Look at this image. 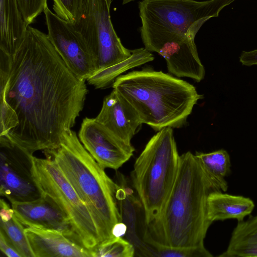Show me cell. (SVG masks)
Listing matches in <instances>:
<instances>
[{"instance_id":"obj_1","label":"cell","mask_w":257,"mask_h":257,"mask_svg":"<svg viewBox=\"0 0 257 257\" xmlns=\"http://www.w3.org/2000/svg\"><path fill=\"white\" fill-rule=\"evenodd\" d=\"M85 80L67 67L47 34L28 27L18 47L0 49V99L18 124L7 136L31 154L58 148L82 110Z\"/></svg>"},{"instance_id":"obj_2","label":"cell","mask_w":257,"mask_h":257,"mask_svg":"<svg viewBox=\"0 0 257 257\" xmlns=\"http://www.w3.org/2000/svg\"><path fill=\"white\" fill-rule=\"evenodd\" d=\"M221 191L206 175L195 155L180 156L177 177L158 219L145 229L146 243L171 247H203L211 223L207 214L209 194Z\"/></svg>"},{"instance_id":"obj_3","label":"cell","mask_w":257,"mask_h":257,"mask_svg":"<svg viewBox=\"0 0 257 257\" xmlns=\"http://www.w3.org/2000/svg\"><path fill=\"white\" fill-rule=\"evenodd\" d=\"M112 85L134 108L142 123L157 132L183 126L194 105L203 98L188 82L148 68L121 75Z\"/></svg>"},{"instance_id":"obj_4","label":"cell","mask_w":257,"mask_h":257,"mask_svg":"<svg viewBox=\"0 0 257 257\" xmlns=\"http://www.w3.org/2000/svg\"><path fill=\"white\" fill-rule=\"evenodd\" d=\"M45 153L56 162L88 209L101 243L114 238V226L122 221L116 198L118 185L85 149L75 132L66 130L59 147Z\"/></svg>"},{"instance_id":"obj_5","label":"cell","mask_w":257,"mask_h":257,"mask_svg":"<svg viewBox=\"0 0 257 257\" xmlns=\"http://www.w3.org/2000/svg\"><path fill=\"white\" fill-rule=\"evenodd\" d=\"M235 0H142L141 37L145 48L158 52L166 43L195 40L202 26Z\"/></svg>"},{"instance_id":"obj_6","label":"cell","mask_w":257,"mask_h":257,"mask_svg":"<svg viewBox=\"0 0 257 257\" xmlns=\"http://www.w3.org/2000/svg\"><path fill=\"white\" fill-rule=\"evenodd\" d=\"M179 162L170 127L153 136L137 159L131 177L144 210L145 228L159 217L175 183Z\"/></svg>"},{"instance_id":"obj_7","label":"cell","mask_w":257,"mask_h":257,"mask_svg":"<svg viewBox=\"0 0 257 257\" xmlns=\"http://www.w3.org/2000/svg\"><path fill=\"white\" fill-rule=\"evenodd\" d=\"M33 172L43 194L51 197L69 220L79 243L92 250L101 243L98 231L88 209L50 157L34 156Z\"/></svg>"},{"instance_id":"obj_8","label":"cell","mask_w":257,"mask_h":257,"mask_svg":"<svg viewBox=\"0 0 257 257\" xmlns=\"http://www.w3.org/2000/svg\"><path fill=\"white\" fill-rule=\"evenodd\" d=\"M112 0H78L73 28L91 49L96 71L130 57L132 51L121 43L111 21Z\"/></svg>"},{"instance_id":"obj_9","label":"cell","mask_w":257,"mask_h":257,"mask_svg":"<svg viewBox=\"0 0 257 257\" xmlns=\"http://www.w3.org/2000/svg\"><path fill=\"white\" fill-rule=\"evenodd\" d=\"M33 154L0 136V193L11 204L35 200L43 195L33 172Z\"/></svg>"},{"instance_id":"obj_10","label":"cell","mask_w":257,"mask_h":257,"mask_svg":"<svg viewBox=\"0 0 257 257\" xmlns=\"http://www.w3.org/2000/svg\"><path fill=\"white\" fill-rule=\"evenodd\" d=\"M43 13L49 40L71 71L79 79L87 80L96 71L89 46L70 23L52 12L48 5Z\"/></svg>"},{"instance_id":"obj_11","label":"cell","mask_w":257,"mask_h":257,"mask_svg":"<svg viewBox=\"0 0 257 257\" xmlns=\"http://www.w3.org/2000/svg\"><path fill=\"white\" fill-rule=\"evenodd\" d=\"M80 141L104 169L117 170L133 155L135 149L116 137L95 118L83 119L78 133Z\"/></svg>"},{"instance_id":"obj_12","label":"cell","mask_w":257,"mask_h":257,"mask_svg":"<svg viewBox=\"0 0 257 257\" xmlns=\"http://www.w3.org/2000/svg\"><path fill=\"white\" fill-rule=\"evenodd\" d=\"M12 207L16 216L27 227L57 231L80 243L66 215L47 195L43 193L32 201L12 203Z\"/></svg>"},{"instance_id":"obj_13","label":"cell","mask_w":257,"mask_h":257,"mask_svg":"<svg viewBox=\"0 0 257 257\" xmlns=\"http://www.w3.org/2000/svg\"><path fill=\"white\" fill-rule=\"evenodd\" d=\"M95 118L128 144H132V139L142 124L134 108L114 89L104 97Z\"/></svg>"},{"instance_id":"obj_14","label":"cell","mask_w":257,"mask_h":257,"mask_svg":"<svg viewBox=\"0 0 257 257\" xmlns=\"http://www.w3.org/2000/svg\"><path fill=\"white\" fill-rule=\"evenodd\" d=\"M25 233L34 257H93L92 250L62 232L27 227Z\"/></svg>"},{"instance_id":"obj_15","label":"cell","mask_w":257,"mask_h":257,"mask_svg":"<svg viewBox=\"0 0 257 257\" xmlns=\"http://www.w3.org/2000/svg\"><path fill=\"white\" fill-rule=\"evenodd\" d=\"M215 191L210 193L207 201V214L212 223L228 219L242 221L254 208L253 201L249 197L234 195Z\"/></svg>"},{"instance_id":"obj_16","label":"cell","mask_w":257,"mask_h":257,"mask_svg":"<svg viewBox=\"0 0 257 257\" xmlns=\"http://www.w3.org/2000/svg\"><path fill=\"white\" fill-rule=\"evenodd\" d=\"M28 27L18 0H0V49H15L23 41Z\"/></svg>"},{"instance_id":"obj_17","label":"cell","mask_w":257,"mask_h":257,"mask_svg":"<svg viewBox=\"0 0 257 257\" xmlns=\"http://www.w3.org/2000/svg\"><path fill=\"white\" fill-rule=\"evenodd\" d=\"M220 257H257V214L237 222Z\"/></svg>"},{"instance_id":"obj_18","label":"cell","mask_w":257,"mask_h":257,"mask_svg":"<svg viewBox=\"0 0 257 257\" xmlns=\"http://www.w3.org/2000/svg\"><path fill=\"white\" fill-rule=\"evenodd\" d=\"M154 59L152 52L145 47L133 50L128 58L106 68L96 71L87 79L88 83L97 89L104 88L124 72L151 62Z\"/></svg>"},{"instance_id":"obj_19","label":"cell","mask_w":257,"mask_h":257,"mask_svg":"<svg viewBox=\"0 0 257 257\" xmlns=\"http://www.w3.org/2000/svg\"><path fill=\"white\" fill-rule=\"evenodd\" d=\"M208 177L223 192L228 189L225 180L231 173V162L228 153L220 149L209 153L196 152L194 154Z\"/></svg>"},{"instance_id":"obj_20","label":"cell","mask_w":257,"mask_h":257,"mask_svg":"<svg viewBox=\"0 0 257 257\" xmlns=\"http://www.w3.org/2000/svg\"><path fill=\"white\" fill-rule=\"evenodd\" d=\"M0 222V232L10 241L22 257H34L25 233L24 225L15 214L10 220H1Z\"/></svg>"},{"instance_id":"obj_21","label":"cell","mask_w":257,"mask_h":257,"mask_svg":"<svg viewBox=\"0 0 257 257\" xmlns=\"http://www.w3.org/2000/svg\"><path fill=\"white\" fill-rule=\"evenodd\" d=\"M93 257H133L134 245L121 237H114L92 249Z\"/></svg>"},{"instance_id":"obj_22","label":"cell","mask_w":257,"mask_h":257,"mask_svg":"<svg viewBox=\"0 0 257 257\" xmlns=\"http://www.w3.org/2000/svg\"><path fill=\"white\" fill-rule=\"evenodd\" d=\"M144 253L146 255L161 257H211L212 254L205 248L171 247L155 243H146Z\"/></svg>"},{"instance_id":"obj_23","label":"cell","mask_w":257,"mask_h":257,"mask_svg":"<svg viewBox=\"0 0 257 257\" xmlns=\"http://www.w3.org/2000/svg\"><path fill=\"white\" fill-rule=\"evenodd\" d=\"M27 26L34 23L48 5L47 0H18Z\"/></svg>"},{"instance_id":"obj_24","label":"cell","mask_w":257,"mask_h":257,"mask_svg":"<svg viewBox=\"0 0 257 257\" xmlns=\"http://www.w3.org/2000/svg\"><path fill=\"white\" fill-rule=\"evenodd\" d=\"M54 13L71 25L75 22L78 0H52Z\"/></svg>"},{"instance_id":"obj_25","label":"cell","mask_w":257,"mask_h":257,"mask_svg":"<svg viewBox=\"0 0 257 257\" xmlns=\"http://www.w3.org/2000/svg\"><path fill=\"white\" fill-rule=\"evenodd\" d=\"M0 249L1 251L8 257H22L14 245L0 232Z\"/></svg>"},{"instance_id":"obj_26","label":"cell","mask_w":257,"mask_h":257,"mask_svg":"<svg viewBox=\"0 0 257 257\" xmlns=\"http://www.w3.org/2000/svg\"><path fill=\"white\" fill-rule=\"evenodd\" d=\"M239 58L240 62L243 65H257V49L250 51H242Z\"/></svg>"},{"instance_id":"obj_27","label":"cell","mask_w":257,"mask_h":257,"mask_svg":"<svg viewBox=\"0 0 257 257\" xmlns=\"http://www.w3.org/2000/svg\"><path fill=\"white\" fill-rule=\"evenodd\" d=\"M1 220L8 221L11 219L14 215L15 212L13 209L11 208L9 204L3 199H1Z\"/></svg>"},{"instance_id":"obj_28","label":"cell","mask_w":257,"mask_h":257,"mask_svg":"<svg viewBox=\"0 0 257 257\" xmlns=\"http://www.w3.org/2000/svg\"><path fill=\"white\" fill-rule=\"evenodd\" d=\"M127 229V225L122 222L116 223L112 229V234L114 237H122L124 235Z\"/></svg>"},{"instance_id":"obj_29","label":"cell","mask_w":257,"mask_h":257,"mask_svg":"<svg viewBox=\"0 0 257 257\" xmlns=\"http://www.w3.org/2000/svg\"><path fill=\"white\" fill-rule=\"evenodd\" d=\"M135 0H122V5L127 4Z\"/></svg>"}]
</instances>
